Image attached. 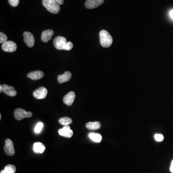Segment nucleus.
Instances as JSON below:
<instances>
[{"label":"nucleus","instance_id":"nucleus-20","mask_svg":"<svg viewBox=\"0 0 173 173\" xmlns=\"http://www.w3.org/2000/svg\"><path fill=\"white\" fill-rule=\"evenodd\" d=\"M59 122L60 124L66 126L72 123V120L68 117H64L61 118L59 119Z\"/></svg>","mask_w":173,"mask_h":173},{"label":"nucleus","instance_id":"nucleus-8","mask_svg":"<svg viewBox=\"0 0 173 173\" xmlns=\"http://www.w3.org/2000/svg\"><path fill=\"white\" fill-rule=\"evenodd\" d=\"M23 36L24 42L26 45L29 47H33L34 45L35 39L32 34L29 32L25 31L23 34Z\"/></svg>","mask_w":173,"mask_h":173},{"label":"nucleus","instance_id":"nucleus-25","mask_svg":"<svg viewBox=\"0 0 173 173\" xmlns=\"http://www.w3.org/2000/svg\"><path fill=\"white\" fill-rule=\"evenodd\" d=\"M73 47V43H72L71 42H67V44L66 45V47L65 48V50L70 51L71 50Z\"/></svg>","mask_w":173,"mask_h":173},{"label":"nucleus","instance_id":"nucleus-27","mask_svg":"<svg viewBox=\"0 0 173 173\" xmlns=\"http://www.w3.org/2000/svg\"><path fill=\"white\" fill-rule=\"evenodd\" d=\"M170 172L172 173H173V160L171 162V166L170 167Z\"/></svg>","mask_w":173,"mask_h":173},{"label":"nucleus","instance_id":"nucleus-11","mask_svg":"<svg viewBox=\"0 0 173 173\" xmlns=\"http://www.w3.org/2000/svg\"><path fill=\"white\" fill-rule=\"evenodd\" d=\"M2 91L7 95L14 97L17 94V91L15 88L12 86H9L6 84H4L2 86Z\"/></svg>","mask_w":173,"mask_h":173},{"label":"nucleus","instance_id":"nucleus-18","mask_svg":"<svg viewBox=\"0 0 173 173\" xmlns=\"http://www.w3.org/2000/svg\"><path fill=\"white\" fill-rule=\"evenodd\" d=\"M16 171V166L14 165H8L5 167L4 170L1 171L0 173H14Z\"/></svg>","mask_w":173,"mask_h":173},{"label":"nucleus","instance_id":"nucleus-3","mask_svg":"<svg viewBox=\"0 0 173 173\" xmlns=\"http://www.w3.org/2000/svg\"><path fill=\"white\" fill-rule=\"evenodd\" d=\"M14 117L17 120H21L24 118H29L32 116L31 112H26L23 109L17 108L14 111Z\"/></svg>","mask_w":173,"mask_h":173},{"label":"nucleus","instance_id":"nucleus-6","mask_svg":"<svg viewBox=\"0 0 173 173\" xmlns=\"http://www.w3.org/2000/svg\"><path fill=\"white\" fill-rule=\"evenodd\" d=\"M2 48L4 51L8 53H13L16 51L17 49V45L12 41H7L2 43Z\"/></svg>","mask_w":173,"mask_h":173},{"label":"nucleus","instance_id":"nucleus-21","mask_svg":"<svg viewBox=\"0 0 173 173\" xmlns=\"http://www.w3.org/2000/svg\"><path fill=\"white\" fill-rule=\"evenodd\" d=\"M43 127V123H42V122H39V123H38L34 128V131L35 133H39L41 132V130H42Z\"/></svg>","mask_w":173,"mask_h":173},{"label":"nucleus","instance_id":"nucleus-5","mask_svg":"<svg viewBox=\"0 0 173 173\" xmlns=\"http://www.w3.org/2000/svg\"><path fill=\"white\" fill-rule=\"evenodd\" d=\"M4 150L7 155L12 156L15 153L13 142L10 139L5 140V144L4 147Z\"/></svg>","mask_w":173,"mask_h":173},{"label":"nucleus","instance_id":"nucleus-9","mask_svg":"<svg viewBox=\"0 0 173 173\" xmlns=\"http://www.w3.org/2000/svg\"><path fill=\"white\" fill-rule=\"evenodd\" d=\"M104 1V0H87L85 2V7L88 9H94L100 6Z\"/></svg>","mask_w":173,"mask_h":173},{"label":"nucleus","instance_id":"nucleus-29","mask_svg":"<svg viewBox=\"0 0 173 173\" xmlns=\"http://www.w3.org/2000/svg\"><path fill=\"white\" fill-rule=\"evenodd\" d=\"M2 91V85H0V92H1Z\"/></svg>","mask_w":173,"mask_h":173},{"label":"nucleus","instance_id":"nucleus-16","mask_svg":"<svg viewBox=\"0 0 173 173\" xmlns=\"http://www.w3.org/2000/svg\"><path fill=\"white\" fill-rule=\"evenodd\" d=\"M45 150V146L41 142H35L33 145V151L37 153H42Z\"/></svg>","mask_w":173,"mask_h":173},{"label":"nucleus","instance_id":"nucleus-13","mask_svg":"<svg viewBox=\"0 0 173 173\" xmlns=\"http://www.w3.org/2000/svg\"><path fill=\"white\" fill-rule=\"evenodd\" d=\"M44 76V73L41 70H37L35 71L31 72L28 73L27 76L30 78L32 80H38L43 78Z\"/></svg>","mask_w":173,"mask_h":173},{"label":"nucleus","instance_id":"nucleus-10","mask_svg":"<svg viewBox=\"0 0 173 173\" xmlns=\"http://www.w3.org/2000/svg\"><path fill=\"white\" fill-rule=\"evenodd\" d=\"M58 133L61 136L70 138L73 135V130L70 129V128L68 125L65 126L62 129L58 130Z\"/></svg>","mask_w":173,"mask_h":173},{"label":"nucleus","instance_id":"nucleus-7","mask_svg":"<svg viewBox=\"0 0 173 173\" xmlns=\"http://www.w3.org/2000/svg\"><path fill=\"white\" fill-rule=\"evenodd\" d=\"M48 93V91L43 87H41L33 92V94L35 98L37 99L41 100L45 98Z\"/></svg>","mask_w":173,"mask_h":173},{"label":"nucleus","instance_id":"nucleus-23","mask_svg":"<svg viewBox=\"0 0 173 173\" xmlns=\"http://www.w3.org/2000/svg\"><path fill=\"white\" fill-rule=\"evenodd\" d=\"M155 141L158 142H161L164 139V137L162 134H156L154 135Z\"/></svg>","mask_w":173,"mask_h":173},{"label":"nucleus","instance_id":"nucleus-28","mask_svg":"<svg viewBox=\"0 0 173 173\" xmlns=\"http://www.w3.org/2000/svg\"><path fill=\"white\" fill-rule=\"evenodd\" d=\"M169 16L173 20V9L171 10V11H170Z\"/></svg>","mask_w":173,"mask_h":173},{"label":"nucleus","instance_id":"nucleus-1","mask_svg":"<svg viewBox=\"0 0 173 173\" xmlns=\"http://www.w3.org/2000/svg\"><path fill=\"white\" fill-rule=\"evenodd\" d=\"M100 39L101 45L104 48H108L111 46L113 43V38L108 31L103 30L99 34Z\"/></svg>","mask_w":173,"mask_h":173},{"label":"nucleus","instance_id":"nucleus-30","mask_svg":"<svg viewBox=\"0 0 173 173\" xmlns=\"http://www.w3.org/2000/svg\"><path fill=\"white\" fill-rule=\"evenodd\" d=\"M1 118H2L1 115V114H0V120L1 119Z\"/></svg>","mask_w":173,"mask_h":173},{"label":"nucleus","instance_id":"nucleus-12","mask_svg":"<svg viewBox=\"0 0 173 173\" xmlns=\"http://www.w3.org/2000/svg\"><path fill=\"white\" fill-rule=\"evenodd\" d=\"M75 98L76 94L75 92L74 91H70L63 97V103L68 106H71L72 105Z\"/></svg>","mask_w":173,"mask_h":173},{"label":"nucleus","instance_id":"nucleus-14","mask_svg":"<svg viewBox=\"0 0 173 173\" xmlns=\"http://www.w3.org/2000/svg\"><path fill=\"white\" fill-rule=\"evenodd\" d=\"M54 31L51 29L44 30L42 33L41 39L42 41L44 42H47L50 41L51 37L54 35Z\"/></svg>","mask_w":173,"mask_h":173},{"label":"nucleus","instance_id":"nucleus-4","mask_svg":"<svg viewBox=\"0 0 173 173\" xmlns=\"http://www.w3.org/2000/svg\"><path fill=\"white\" fill-rule=\"evenodd\" d=\"M67 42L65 37L58 36L54 39V46L56 49L59 50H65Z\"/></svg>","mask_w":173,"mask_h":173},{"label":"nucleus","instance_id":"nucleus-24","mask_svg":"<svg viewBox=\"0 0 173 173\" xmlns=\"http://www.w3.org/2000/svg\"><path fill=\"white\" fill-rule=\"evenodd\" d=\"M10 5L13 7H17L19 4V0H8Z\"/></svg>","mask_w":173,"mask_h":173},{"label":"nucleus","instance_id":"nucleus-2","mask_svg":"<svg viewBox=\"0 0 173 173\" xmlns=\"http://www.w3.org/2000/svg\"><path fill=\"white\" fill-rule=\"evenodd\" d=\"M42 4L46 9L51 13L56 14L60 11V5L54 0H42Z\"/></svg>","mask_w":173,"mask_h":173},{"label":"nucleus","instance_id":"nucleus-17","mask_svg":"<svg viewBox=\"0 0 173 173\" xmlns=\"http://www.w3.org/2000/svg\"><path fill=\"white\" fill-rule=\"evenodd\" d=\"M86 128L90 130H96L99 129L101 125L99 122H88L86 124Z\"/></svg>","mask_w":173,"mask_h":173},{"label":"nucleus","instance_id":"nucleus-15","mask_svg":"<svg viewBox=\"0 0 173 173\" xmlns=\"http://www.w3.org/2000/svg\"><path fill=\"white\" fill-rule=\"evenodd\" d=\"M72 74L70 72L66 71L64 74L59 75L58 76L57 79L58 82L61 84L63 83L68 82L71 79Z\"/></svg>","mask_w":173,"mask_h":173},{"label":"nucleus","instance_id":"nucleus-19","mask_svg":"<svg viewBox=\"0 0 173 173\" xmlns=\"http://www.w3.org/2000/svg\"><path fill=\"white\" fill-rule=\"evenodd\" d=\"M88 136L93 141L95 142H100L102 140V136L101 135L95 133H91L88 135Z\"/></svg>","mask_w":173,"mask_h":173},{"label":"nucleus","instance_id":"nucleus-22","mask_svg":"<svg viewBox=\"0 0 173 173\" xmlns=\"http://www.w3.org/2000/svg\"><path fill=\"white\" fill-rule=\"evenodd\" d=\"M7 37L4 33L0 32V43H4L7 42Z\"/></svg>","mask_w":173,"mask_h":173},{"label":"nucleus","instance_id":"nucleus-26","mask_svg":"<svg viewBox=\"0 0 173 173\" xmlns=\"http://www.w3.org/2000/svg\"><path fill=\"white\" fill-rule=\"evenodd\" d=\"M59 5H63L64 3V0H54Z\"/></svg>","mask_w":173,"mask_h":173}]
</instances>
